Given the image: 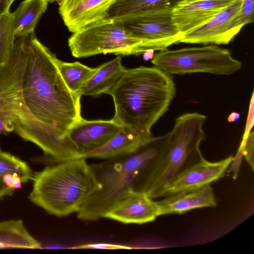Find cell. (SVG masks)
<instances>
[{
  "label": "cell",
  "mask_w": 254,
  "mask_h": 254,
  "mask_svg": "<svg viewBox=\"0 0 254 254\" xmlns=\"http://www.w3.org/2000/svg\"><path fill=\"white\" fill-rule=\"evenodd\" d=\"M57 59L33 33L20 76L24 135L56 163L82 158L68 136L72 127L82 118V96L66 86Z\"/></svg>",
  "instance_id": "6da1fadb"
},
{
  "label": "cell",
  "mask_w": 254,
  "mask_h": 254,
  "mask_svg": "<svg viewBox=\"0 0 254 254\" xmlns=\"http://www.w3.org/2000/svg\"><path fill=\"white\" fill-rule=\"evenodd\" d=\"M176 91L171 75L154 66L126 68L107 93L115 106L112 119L152 136V127L168 111Z\"/></svg>",
  "instance_id": "7a4b0ae2"
},
{
  "label": "cell",
  "mask_w": 254,
  "mask_h": 254,
  "mask_svg": "<svg viewBox=\"0 0 254 254\" xmlns=\"http://www.w3.org/2000/svg\"><path fill=\"white\" fill-rule=\"evenodd\" d=\"M206 119L205 115L196 112L178 117L169 138L140 171L132 189L151 199L163 197L177 175L204 158L200 145L206 138L203 129Z\"/></svg>",
  "instance_id": "3957f363"
},
{
  "label": "cell",
  "mask_w": 254,
  "mask_h": 254,
  "mask_svg": "<svg viewBox=\"0 0 254 254\" xmlns=\"http://www.w3.org/2000/svg\"><path fill=\"white\" fill-rule=\"evenodd\" d=\"M167 135L152 136L136 152L90 164L95 187L76 212L78 219L96 221L104 218L131 189L140 171L156 156Z\"/></svg>",
  "instance_id": "277c9868"
},
{
  "label": "cell",
  "mask_w": 254,
  "mask_h": 254,
  "mask_svg": "<svg viewBox=\"0 0 254 254\" xmlns=\"http://www.w3.org/2000/svg\"><path fill=\"white\" fill-rule=\"evenodd\" d=\"M86 159L57 162L36 173L29 199L57 217L76 213L96 185L90 164Z\"/></svg>",
  "instance_id": "5b68a950"
},
{
  "label": "cell",
  "mask_w": 254,
  "mask_h": 254,
  "mask_svg": "<svg viewBox=\"0 0 254 254\" xmlns=\"http://www.w3.org/2000/svg\"><path fill=\"white\" fill-rule=\"evenodd\" d=\"M72 33L68 46L75 58L108 53L139 56L149 50L144 41L132 35L118 20L104 18Z\"/></svg>",
  "instance_id": "8992f818"
},
{
  "label": "cell",
  "mask_w": 254,
  "mask_h": 254,
  "mask_svg": "<svg viewBox=\"0 0 254 254\" xmlns=\"http://www.w3.org/2000/svg\"><path fill=\"white\" fill-rule=\"evenodd\" d=\"M151 62L153 66L170 75L207 73L229 75L242 67V63L232 56L230 50L213 44L167 49L154 54Z\"/></svg>",
  "instance_id": "52a82bcc"
},
{
  "label": "cell",
  "mask_w": 254,
  "mask_h": 254,
  "mask_svg": "<svg viewBox=\"0 0 254 254\" xmlns=\"http://www.w3.org/2000/svg\"><path fill=\"white\" fill-rule=\"evenodd\" d=\"M172 11L147 13L117 20L132 35L144 41L149 50L160 51L179 43L183 36L173 23Z\"/></svg>",
  "instance_id": "ba28073f"
},
{
  "label": "cell",
  "mask_w": 254,
  "mask_h": 254,
  "mask_svg": "<svg viewBox=\"0 0 254 254\" xmlns=\"http://www.w3.org/2000/svg\"><path fill=\"white\" fill-rule=\"evenodd\" d=\"M234 159L232 155L217 162L203 158L177 175L166 188L164 196L200 188L217 181L224 176Z\"/></svg>",
  "instance_id": "9c48e42d"
},
{
  "label": "cell",
  "mask_w": 254,
  "mask_h": 254,
  "mask_svg": "<svg viewBox=\"0 0 254 254\" xmlns=\"http://www.w3.org/2000/svg\"><path fill=\"white\" fill-rule=\"evenodd\" d=\"M122 126L110 120H86L81 118L70 128L68 136L82 157L108 143Z\"/></svg>",
  "instance_id": "30bf717a"
},
{
  "label": "cell",
  "mask_w": 254,
  "mask_h": 254,
  "mask_svg": "<svg viewBox=\"0 0 254 254\" xmlns=\"http://www.w3.org/2000/svg\"><path fill=\"white\" fill-rule=\"evenodd\" d=\"M159 216L157 201L131 189L104 218L124 224H142L152 222Z\"/></svg>",
  "instance_id": "8fae6325"
},
{
  "label": "cell",
  "mask_w": 254,
  "mask_h": 254,
  "mask_svg": "<svg viewBox=\"0 0 254 254\" xmlns=\"http://www.w3.org/2000/svg\"><path fill=\"white\" fill-rule=\"evenodd\" d=\"M242 4V0L235 1L205 24L184 34L180 43L228 44L233 40L230 34V22L240 11Z\"/></svg>",
  "instance_id": "7c38bea8"
},
{
  "label": "cell",
  "mask_w": 254,
  "mask_h": 254,
  "mask_svg": "<svg viewBox=\"0 0 254 254\" xmlns=\"http://www.w3.org/2000/svg\"><path fill=\"white\" fill-rule=\"evenodd\" d=\"M235 1L196 0L182 3L172 10V20L184 35L211 20Z\"/></svg>",
  "instance_id": "4fadbf2b"
},
{
  "label": "cell",
  "mask_w": 254,
  "mask_h": 254,
  "mask_svg": "<svg viewBox=\"0 0 254 254\" xmlns=\"http://www.w3.org/2000/svg\"><path fill=\"white\" fill-rule=\"evenodd\" d=\"M116 0H59V12L68 30L74 33L105 18Z\"/></svg>",
  "instance_id": "5bb4252c"
},
{
  "label": "cell",
  "mask_w": 254,
  "mask_h": 254,
  "mask_svg": "<svg viewBox=\"0 0 254 254\" xmlns=\"http://www.w3.org/2000/svg\"><path fill=\"white\" fill-rule=\"evenodd\" d=\"M157 201L160 216L170 214H182L195 208L212 207L217 201L210 184L197 189L165 196Z\"/></svg>",
  "instance_id": "9a60e30c"
},
{
  "label": "cell",
  "mask_w": 254,
  "mask_h": 254,
  "mask_svg": "<svg viewBox=\"0 0 254 254\" xmlns=\"http://www.w3.org/2000/svg\"><path fill=\"white\" fill-rule=\"evenodd\" d=\"M153 136L146 135L127 126H122L118 132L105 145L84 156V158L108 159L134 153Z\"/></svg>",
  "instance_id": "2e32d148"
},
{
  "label": "cell",
  "mask_w": 254,
  "mask_h": 254,
  "mask_svg": "<svg viewBox=\"0 0 254 254\" xmlns=\"http://www.w3.org/2000/svg\"><path fill=\"white\" fill-rule=\"evenodd\" d=\"M189 0H116L105 18L115 20L147 13L172 11Z\"/></svg>",
  "instance_id": "e0dca14e"
},
{
  "label": "cell",
  "mask_w": 254,
  "mask_h": 254,
  "mask_svg": "<svg viewBox=\"0 0 254 254\" xmlns=\"http://www.w3.org/2000/svg\"><path fill=\"white\" fill-rule=\"evenodd\" d=\"M121 56L97 66L96 72L79 92L80 95L94 97L107 94L119 81L126 68Z\"/></svg>",
  "instance_id": "ac0fdd59"
},
{
  "label": "cell",
  "mask_w": 254,
  "mask_h": 254,
  "mask_svg": "<svg viewBox=\"0 0 254 254\" xmlns=\"http://www.w3.org/2000/svg\"><path fill=\"white\" fill-rule=\"evenodd\" d=\"M48 2L43 0H24L12 13L16 38L34 32L35 27Z\"/></svg>",
  "instance_id": "d6986e66"
},
{
  "label": "cell",
  "mask_w": 254,
  "mask_h": 254,
  "mask_svg": "<svg viewBox=\"0 0 254 254\" xmlns=\"http://www.w3.org/2000/svg\"><path fill=\"white\" fill-rule=\"evenodd\" d=\"M42 249L21 220L0 222V249Z\"/></svg>",
  "instance_id": "ffe728a7"
},
{
  "label": "cell",
  "mask_w": 254,
  "mask_h": 254,
  "mask_svg": "<svg viewBox=\"0 0 254 254\" xmlns=\"http://www.w3.org/2000/svg\"><path fill=\"white\" fill-rule=\"evenodd\" d=\"M57 65L62 77L69 90L79 94L81 88L98 68L97 67L87 66L78 62L67 63L58 59Z\"/></svg>",
  "instance_id": "44dd1931"
},
{
  "label": "cell",
  "mask_w": 254,
  "mask_h": 254,
  "mask_svg": "<svg viewBox=\"0 0 254 254\" xmlns=\"http://www.w3.org/2000/svg\"><path fill=\"white\" fill-rule=\"evenodd\" d=\"M8 174L17 175L22 183L32 180L34 176L27 163L0 149V178Z\"/></svg>",
  "instance_id": "7402d4cb"
},
{
  "label": "cell",
  "mask_w": 254,
  "mask_h": 254,
  "mask_svg": "<svg viewBox=\"0 0 254 254\" xmlns=\"http://www.w3.org/2000/svg\"><path fill=\"white\" fill-rule=\"evenodd\" d=\"M15 38L12 13L8 12L0 16V65L9 60Z\"/></svg>",
  "instance_id": "603a6c76"
},
{
  "label": "cell",
  "mask_w": 254,
  "mask_h": 254,
  "mask_svg": "<svg viewBox=\"0 0 254 254\" xmlns=\"http://www.w3.org/2000/svg\"><path fill=\"white\" fill-rule=\"evenodd\" d=\"M254 20V0H242L241 8L232 18L230 25V34L234 39L246 25Z\"/></svg>",
  "instance_id": "cb8c5ba5"
},
{
  "label": "cell",
  "mask_w": 254,
  "mask_h": 254,
  "mask_svg": "<svg viewBox=\"0 0 254 254\" xmlns=\"http://www.w3.org/2000/svg\"><path fill=\"white\" fill-rule=\"evenodd\" d=\"M254 132H250L245 141H242L237 155L245 157L246 160L254 171Z\"/></svg>",
  "instance_id": "d4e9b609"
},
{
  "label": "cell",
  "mask_w": 254,
  "mask_h": 254,
  "mask_svg": "<svg viewBox=\"0 0 254 254\" xmlns=\"http://www.w3.org/2000/svg\"><path fill=\"white\" fill-rule=\"evenodd\" d=\"M69 249H104V250H118V249H131L132 248L120 245L107 243H93L78 245Z\"/></svg>",
  "instance_id": "484cf974"
},
{
  "label": "cell",
  "mask_w": 254,
  "mask_h": 254,
  "mask_svg": "<svg viewBox=\"0 0 254 254\" xmlns=\"http://www.w3.org/2000/svg\"><path fill=\"white\" fill-rule=\"evenodd\" d=\"M254 92H253L249 106L248 115L246 127L242 141H245L248 138L254 125Z\"/></svg>",
  "instance_id": "4316f807"
},
{
  "label": "cell",
  "mask_w": 254,
  "mask_h": 254,
  "mask_svg": "<svg viewBox=\"0 0 254 254\" xmlns=\"http://www.w3.org/2000/svg\"><path fill=\"white\" fill-rule=\"evenodd\" d=\"M15 190L7 186L0 178V199L6 196L12 195Z\"/></svg>",
  "instance_id": "83f0119b"
},
{
  "label": "cell",
  "mask_w": 254,
  "mask_h": 254,
  "mask_svg": "<svg viewBox=\"0 0 254 254\" xmlns=\"http://www.w3.org/2000/svg\"><path fill=\"white\" fill-rule=\"evenodd\" d=\"M15 0H0V16L9 12L11 4Z\"/></svg>",
  "instance_id": "f1b7e54d"
},
{
  "label": "cell",
  "mask_w": 254,
  "mask_h": 254,
  "mask_svg": "<svg viewBox=\"0 0 254 254\" xmlns=\"http://www.w3.org/2000/svg\"><path fill=\"white\" fill-rule=\"evenodd\" d=\"M14 174H6L2 177L3 182L8 187L11 188Z\"/></svg>",
  "instance_id": "f546056e"
},
{
  "label": "cell",
  "mask_w": 254,
  "mask_h": 254,
  "mask_svg": "<svg viewBox=\"0 0 254 254\" xmlns=\"http://www.w3.org/2000/svg\"><path fill=\"white\" fill-rule=\"evenodd\" d=\"M240 116L239 114L234 112L229 116L228 120L229 122H235L238 120V119L240 118Z\"/></svg>",
  "instance_id": "4dcf8cb0"
},
{
  "label": "cell",
  "mask_w": 254,
  "mask_h": 254,
  "mask_svg": "<svg viewBox=\"0 0 254 254\" xmlns=\"http://www.w3.org/2000/svg\"><path fill=\"white\" fill-rule=\"evenodd\" d=\"M43 0L46 1L47 2H53L54 1H59V0Z\"/></svg>",
  "instance_id": "1f68e13d"
},
{
  "label": "cell",
  "mask_w": 254,
  "mask_h": 254,
  "mask_svg": "<svg viewBox=\"0 0 254 254\" xmlns=\"http://www.w3.org/2000/svg\"><path fill=\"white\" fill-rule=\"evenodd\" d=\"M193 0H188V1H193Z\"/></svg>",
  "instance_id": "d6a6232c"
}]
</instances>
